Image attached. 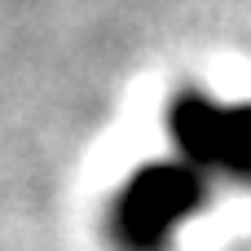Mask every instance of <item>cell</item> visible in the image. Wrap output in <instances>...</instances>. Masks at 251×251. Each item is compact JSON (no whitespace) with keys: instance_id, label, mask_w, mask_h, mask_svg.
Returning <instances> with one entry per match:
<instances>
[{"instance_id":"1","label":"cell","mask_w":251,"mask_h":251,"mask_svg":"<svg viewBox=\"0 0 251 251\" xmlns=\"http://www.w3.org/2000/svg\"><path fill=\"white\" fill-rule=\"evenodd\" d=\"M212 199V176L185 159L141 163L110 203V238L119 251H168L176 229Z\"/></svg>"},{"instance_id":"2","label":"cell","mask_w":251,"mask_h":251,"mask_svg":"<svg viewBox=\"0 0 251 251\" xmlns=\"http://www.w3.org/2000/svg\"><path fill=\"white\" fill-rule=\"evenodd\" d=\"M216 176H229L238 185H251V101H238V106L225 110Z\"/></svg>"}]
</instances>
